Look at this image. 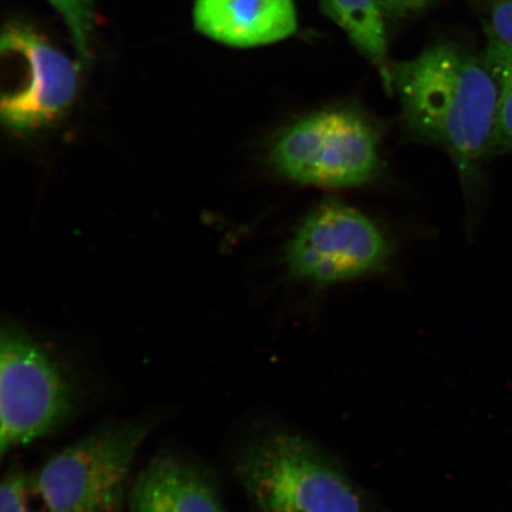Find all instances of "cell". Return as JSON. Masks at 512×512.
I'll return each mask as SVG.
<instances>
[{
  "mask_svg": "<svg viewBox=\"0 0 512 512\" xmlns=\"http://www.w3.org/2000/svg\"><path fill=\"white\" fill-rule=\"evenodd\" d=\"M393 245L386 230L349 204L325 198L294 228L283 262L299 284L326 287L388 270Z\"/></svg>",
  "mask_w": 512,
  "mask_h": 512,
  "instance_id": "obj_5",
  "label": "cell"
},
{
  "mask_svg": "<svg viewBox=\"0 0 512 512\" xmlns=\"http://www.w3.org/2000/svg\"><path fill=\"white\" fill-rule=\"evenodd\" d=\"M484 57L498 86L494 152H512V48L488 36Z\"/></svg>",
  "mask_w": 512,
  "mask_h": 512,
  "instance_id": "obj_11",
  "label": "cell"
},
{
  "mask_svg": "<svg viewBox=\"0 0 512 512\" xmlns=\"http://www.w3.org/2000/svg\"><path fill=\"white\" fill-rule=\"evenodd\" d=\"M156 416L108 422L51 454L34 473L50 512H121L140 448Z\"/></svg>",
  "mask_w": 512,
  "mask_h": 512,
  "instance_id": "obj_4",
  "label": "cell"
},
{
  "mask_svg": "<svg viewBox=\"0 0 512 512\" xmlns=\"http://www.w3.org/2000/svg\"><path fill=\"white\" fill-rule=\"evenodd\" d=\"M0 53L21 74L0 102V115L9 130H38L55 123L72 106L79 86L78 63L40 32L21 22L6 24Z\"/></svg>",
  "mask_w": 512,
  "mask_h": 512,
  "instance_id": "obj_7",
  "label": "cell"
},
{
  "mask_svg": "<svg viewBox=\"0 0 512 512\" xmlns=\"http://www.w3.org/2000/svg\"><path fill=\"white\" fill-rule=\"evenodd\" d=\"M235 475L258 512H366L362 491L312 441L287 431L249 440Z\"/></svg>",
  "mask_w": 512,
  "mask_h": 512,
  "instance_id": "obj_2",
  "label": "cell"
},
{
  "mask_svg": "<svg viewBox=\"0 0 512 512\" xmlns=\"http://www.w3.org/2000/svg\"><path fill=\"white\" fill-rule=\"evenodd\" d=\"M325 15L380 74L384 88L393 94V62L388 54L386 16L379 0H320Z\"/></svg>",
  "mask_w": 512,
  "mask_h": 512,
  "instance_id": "obj_10",
  "label": "cell"
},
{
  "mask_svg": "<svg viewBox=\"0 0 512 512\" xmlns=\"http://www.w3.org/2000/svg\"><path fill=\"white\" fill-rule=\"evenodd\" d=\"M392 87L408 136L444 150L465 194H475L496 130L498 86L485 57L456 43H435L393 62Z\"/></svg>",
  "mask_w": 512,
  "mask_h": 512,
  "instance_id": "obj_1",
  "label": "cell"
},
{
  "mask_svg": "<svg viewBox=\"0 0 512 512\" xmlns=\"http://www.w3.org/2000/svg\"><path fill=\"white\" fill-rule=\"evenodd\" d=\"M382 138L366 114L328 107L287 125L273 138L267 164L298 185L325 189L367 187L383 176Z\"/></svg>",
  "mask_w": 512,
  "mask_h": 512,
  "instance_id": "obj_3",
  "label": "cell"
},
{
  "mask_svg": "<svg viewBox=\"0 0 512 512\" xmlns=\"http://www.w3.org/2000/svg\"><path fill=\"white\" fill-rule=\"evenodd\" d=\"M192 15L200 34L233 48L270 46L298 30L293 0H195Z\"/></svg>",
  "mask_w": 512,
  "mask_h": 512,
  "instance_id": "obj_8",
  "label": "cell"
},
{
  "mask_svg": "<svg viewBox=\"0 0 512 512\" xmlns=\"http://www.w3.org/2000/svg\"><path fill=\"white\" fill-rule=\"evenodd\" d=\"M127 512H130V511H127Z\"/></svg>",
  "mask_w": 512,
  "mask_h": 512,
  "instance_id": "obj_15",
  "label": "cell"
},
{
  "mask_svg": "<svg viewBox=\"0 0 512 512\" xmlns=\"http://www.w3.org/2000/svg\"><path fill=\"white\" fill-rule=\"evenodd\" d=\"M59 12L82 60H89L94 34L95 0H47Z\"/></svg>",
  "mask_w": 512,
  "mask_h": 512,
  "instance_id": "obj_13",
  "label": "cell"
},
{
  "mask_svg": "<svg viewBox=\"0 0 512 512\" xmlns=\"http://www.w3.org/2000/svg\"><path fill=\"white\" fill-rule=\"evenodd\" d=\"M76 411L73 384L28 337L4 331L0 348V457L49 437Z\"/></svg>",
  "mask_w": 512,
  "mask_h": 512,
  "instance_id": "obj_6",
  "label": "cell"
},
{
  "mask_svg": "<svg viewBox=\"0 0 512 512\" xmlns=\"http://www.w3.org/2000/svg\"><path fill=\"white\" fill-rule=\"evenodd\" d=\"M383 14L392 21H407L425 12L435 0H379Z\"/></svg>",
  "mask_w": 512,
  "mask_h": 512,
  "instance_id": "obj_14",
  "label": "cell"
},
{
  "mask_svg": "<svg viewBox=\"0 0 512 512\" xmlns=\"http://www.w3.org/2000/svg\"><path fill=\"white\" fill-rule=\"evenodd\" d=\"M130 512H227L209 472L178 456H159L133 480Z\"/></svg>",
  "mask_w": 512,
  "mask_h": 512,
  "instance_id": "obj_9",
  "label": "cell"
},
{
  "mask_svg": "<svg viewBox=\"0 0 512 512\" xmlns=\"http://www.w3.org/2000/svg\"><path fill=\"white\" fill-rule=\"evenodd\" d=\"M0 512H50L38 491L34 473L11 467L0 486Z\"/></svg>",
  "mask_w": 512,
  "mask_h": 512,
  "instance_id": "obj_12",
  "label": "cell"
}]
</instances>
